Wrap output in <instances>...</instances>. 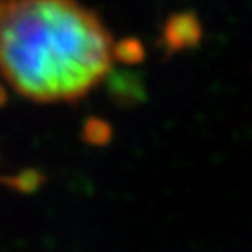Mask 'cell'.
<instances>
[{
  "instance_id": "6da1fadb",
  "label": "cell",
  "mask_w": 252,
  "mask_h": 252,
  "mask_svg": "<svg viewBox=\"0 0 252 252\" xmlns=\"http://www.w3.org/2000/svg\"><path fill=\"white\" fill-rule=\"evenodd\" d=\"M114 60L112 33L79 0H0V77L23 98L81 100Z\"/></svg>"
}]
</instances>
